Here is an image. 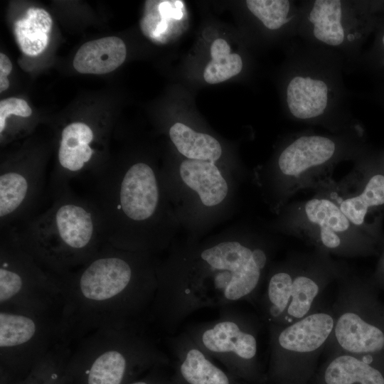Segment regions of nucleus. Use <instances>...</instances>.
Instances as JSON below:
<instances>
[{
    "label": "nucleus",
    "instance_id": "f257e3e1",
    "mask_svg": "<svg viewBox=\"0 0 384 384\" xmlns=\"http://www.w3.org/2000/svg\"><path fill=\"white\" fill-rule=\"evenodd\" d=\"M275 248L270 235L247 225L177 238L159 259L150 320L171 336L196 311L256 298Z\"/></svg>",
    "mask_w": 384,
    "mask_h": 384
},
{
    "label": "nucleus",
    "instance_id": "f03ea898",
    "mask_svg": "<svg viewBox=\"0 0 384 384\" xmlns=\"http://www.w3.org/2000/svg\"><path fill=\"white\" fill-rule=\"evenodd\" d=\"M157 255L105 242L78 269L59 279L63 341L71 344L105 327H142L158 287Z\"/></svg>",
    "mask_w": 384,
    "mask_h": 384
},
{
    "label": "nucleus",
    "instance_id": "7ed1b4c3",
    "mask_svg": "<svg viewBox=\"0 0 384 384\" xmlns=\"http://www.w3.org/2000/svg\"><path fill=\"white\" fill-rule=\"evenodd\" d=\"M91 178L93 188L88 198L105 242L157 256L168 251L181 228L161 169L142 159L107 161Z\"/></svg>",
    "mask_w": 384,
    "mask_h": 384
},
{
    "label": "nucleus",
    "instance_id": "20e7f679",
    "mask_svg": "<svg viewBox=\"0 0 384 384\" xmlns=\"http://www.w3.org/2000/svg\"><path fill=\"white\" fill-rule=\"evenodd\" d=\"M48 194L46 210L8 230L40 266L60 277L85 264L105 241L89 198L75 193L70 184L48 188Z\"/></svg>",
    "mask_w": 384,
    "mask_h": 384
},
{
    "label": "nucleus",
    "instance_id": "39448f33",
    "mask_svg": "<svg viewBox=\"0 0 384 384\" xmlns=\"http://www.w3.org/2000/svg\"><path fill=\"white\" fill-rule=\"evenodd\" d=\"M343 58L334 50L294 41L282 71L281 90L287 117L295 122L346 130L357 121L345 87Z\"/></svg>",
    "mask_w": 384,
    "mask_h": 384
},
{
    "label": "nucleus",
    "instance_id": "423d86ee",
    "mask_svg": "<svg viewBox=\"0 0 384 384\" xmlns=\"http://www.w3.org/2000/svg\"><path fill=\"white\" fill-rule=\"evenodd\" d=\"M363 154V129L357 122L336 133L311 129L287 137L273 159L255 174V180L277 215L299 191L315 190L333 178L336 166Z\"/></svg>",
    "mask_w": 384,
    "mask_h": 384
},
{
    "label": "nucleus",
    "instance_id": "0eeeda50",
    "mask_svg": "<svg viewBox=\"0 0 384 384\" xmlns=\"http://www.w3.org/2000/svg\"><path fill=\"white\" fill-rule=\"evenodd\" d=\"M161 175L187 238H201L231 214L241 179L221 166L185 158L174 169H161Z\"/></svg>",
    "mask_w": 384,
    "mask_h": 384
},
{
    "label": "nucleus",
    "instance_id": "6e6552de",
    "mask_svg": "<svg viewBox=\"0 0 384 384\" xmlns=\"http://www.w3.org/2000/svg\"><path fill=\"white\" fill-rule=\"evenodd\" d=\"M329 255L316 250L272 263L260 300L270 326H287L309 314L324 287L343 275L342 265Z\"/></svg>",
    "mask_w": 384,
    "mask_h": 384
},
{
    "label": "nucleus",
    "instance_id": "1a4fd4ad",
    "mask_svg": "<svg viewBox=\"0 0 384 384\" xmlns=\"http://www.w3.org/2000/svg\"><path fill=\"white\" fill-rule=\"evenodd\" d=\"M167 360L142 327H105L73 343L68 364L86 384H122L132 368Z\"/></svg>",
    "mask_w": 384,
    "mask_h": 384
},
{
    "label": "nucleus",
    "instance_id": "9d476101",
    "mask_svg": "<svg viewBox=\"0 0 384 384\" xmlns=\"http://www.w3.org/2000/svg\"><path fill=\"white\" fill-rule=\"evenodd\" d=\"M269 228L299 238L320 252L346 257L364 254L373 237L355 226L331 198L318 191L308 200L288 203Z\"/></svg>",
    "mask_w": 384,
    "mask_h": 384
},
{
    "label": "nucleus",
    "instance_id": "9b49d317",
    "mask_svg": "<svg viewBox=\"0 0 384 384\" xmlns=\"http://www.w3.org/2000/svg\"><path fill=\"white\" fill-rule=\"evenodd\" d=\"M297 36L310 45L336 51L352 73L361 58V46L372 26L369 3L353 0L299 1Z\"/></svg>",
    "mask_w": 384,
    "mask_h": 384
},
{
    "label": "nucleus",
    "instance_id": "f8f14e48",
    "mask_svg": "<svg viewBox=\"0 0 384 384\" xmlns=\"http://www.w3.org/2000/svg\"><path fill=\"white\" fill-rule=\"evenodd\" d=\"M0 236V309L60 315L59 277L40 266L11 230Z\"/></svg>",
    "mask_w": 384,
    "mask_h": 384
},
{
    "label": "nucleus",
    "instance_id": "ddd939ff",
    "mask_svg": "<svg viewBox=\"0 0 384 384\" xmlns=\"http://www.w3.org/2000/svg\"><path fill=\"white\" fill-rule=\"evenodd\" d=\"M183 331L210 358L238 371L255 370L259 324L233 304L220 307L215 319L188 324Z\"/></svg>",
    "mask_w": 384,
    "mask_h": 384
},
{
    "label": "nucleus",
    "instance_id": "4468645a",
    "mask_svg": "<svg viewBox=\"0 0 384 384\" xmlns=\"http://www.w3.org/2000/svg\"><path fill=\"white\" fill-rule=\"evenodd\" d=\"M335 318L319 311L287 326H270L274 376L282 384H304L311 375L306 365L331 336Z\"/></svg>",
    "mask_w": 384,
    "mask_h": 384
},
{
    "label": "nucleus",
    "instance_id": "2eb2a0df",
    "mask_svg": "<svg viewBox=\"0 0 384 384\" xmlns=\"http://www.w3.org/2000/svg\"><path fill=\"white\" fill-rule=\"evenodd\" d=\"M60 318L55 314L0 309L1 364L13 368L36 366L63 342Z\"/></svg>",
    "mask_w": 384,
    "mask_h": 384
},
{
    "label": "nucleus",
    "instance_id": "dca6fc26",
    "mask_svg": "<svg viewBox=\"0 0 384 384\" xmlns=\"http://www.w3.org/2000/svg\"><path fill=\"white\" fill-rule=\"evenodd\" d=\"M14 157L4 161L1 165V231L17 228L37 214L48 191L43 156Z\"/></svg>",
    "mask_w": 384,
    "mask_h": 384
},
{
    "label": "nucleus",
    "instance_id": "f3484780",
    "mask_svg": "<svg viewBox=\"0 0 384 384\" xmlns=\"http://www.w3.org/2000/svg\"><path fill=\"white\" fill-rule=\"evenodd\" d=\"M363 289L358 299L341 307L332 334L342 353L375 367V362L384 358V306Z\"/></svg>",
    "mask_w": 384,
    "mask_h": 384
},
{
    "label": "nucleus",
    "instance_id": "a211bd4d",
    "mask_svg": "<svg viewBox=\"0 0 384 384\" xmlns=\"http://www.w3.org/2000/svg\"><path fill=\"white\" fill-rule=\"evenodd\" d=\"M354 162L341 180L331 178L314 191L326 194L355 226L373 235L369 219L384 206V174L368 171L363 154Z\"/></svg>",
    "mask_w": 384,
    "mask_h": 384
},
{
    "label": "nucleus",
    "instance_id": "6ab92c4d",
    "mask_svg": "<svg viewBox=\"0 0 384 384\" xmlns=\"http://www.w3.org/2000/svg\"><path fill=\"white\" fill-rule=\"evenodd\" d=\"M127 55L124 41L108 36L84 43L73 60L75 69L84 74H105L121 65Z\"/></svg>",
    "mask_w": 384,
    "mask_h": 384
},
{
    "label": "nucleus",
    "instance_id": "aec40b11",
    "mask_svg": "<svg viewBox=\"0 0 384 384\" xmlns=\"http://www.w3.org/2000/svg\"><path fill=\"white\" fill-rule=\"evenodd\" d=\"M315 384H384V375L373 365L341 353L325 365Z\"/></svg>",
    "mask_w": 384,
    "mask_h": 384
},
{
    "label": "nucleus",
    "instance_id": "412c9836",
    "mask_svg": "<svg viewBox=\"0 0 384 384\" xmlns=\"http://www.w3.org/2000/svg\"><path fill=\"white\" fill-rule=\"evenodd\" d=\"M169 136L176 150L186 159L219 164L223 148L212 135L196 132L183 123L176 122L169 128Z\"/></svg>",
    "mask_w": 384,
    "mask_h": 384
},
{
    "label": "nucleus",
    "instance_id": "4be33fe9",
    "mask_svg": "<svg viewBox=\"0 0 384 384\" xmlns=\"http://www.w3.org/2000/svg\"><path fill=\"white\" fill-rule=\"evenodd\" d=\"M53 24L50 14L41 8H29L25 16L17 20L14 32L21 50L29 56L43 53L49 42Z\"/></svg>",
    "mask_w": 384,
    "mask_h": 384
},
{
    "label": "nucleus",
    "instance_id": "5701e85b",
    "mask_svg": "<svg viewBox=\"0 0 384 384\" xmlns=\"http://www.w3.org/2000/svg\"><path fill=\"white\" fill-rule=\"evenodd\" d=\"M212 60L204 69L203 78L209 84H217L238 75L242 70V58L231 53L229 44L223 38H217L210 46Z\"/></svg>",
    "mask_w": 384,
    "mask_h": 384
},
{
    "label": "nucleus",
    "instance_id": "b1692460",
    "mask_svg": "<svg viewBox=\"0 0 384 384\" xmlns=\"http://www.w3.org/2000/svg\"><path fill=\"white\" fill-rule=\"evenodd\" d=\"M32 114V110L28 103L23 99L10 97L0 102V133L1 134L6 125V118L10 114L21 117H28Z\"/></svg>",
    "mask_w": 384,
    "mask_h": 384
},
{
    "label": "nucleus",
    "instance_id": "393cba45",
    "mask_svg": "<svg viewBox=\"0 0 384 384\" xmlns=\"http://www.w3.org/2000/svg\"><path fill=\"white\" fill-rule=\"evenodd\" d=\"M12 70V63L4 53H0V92L6 90L9 86L7 75Z\"/></svg>",
    "mask_w": 384,
    "mask_h": 384
},
{
    "label": "nucleus",
    "instance_id": "a878e982",
    "mask_svg": "<svg viewBox=\"0 0 384 384\" xmlns=\"http://www.w3.org/2000/svg\"><path fill=\"white\" fill-rule=\"evenodd\" d=\"M377 277L380 284L384 287V253L383 254L378 267Z\"/></svg>",
    "mask_w": 384,
    "mask_h": 384
},
{
    "label": "nucleus",
    "instance_id": "bb28decb",
    "mask_svg": "<svg viewBox=\"0 0 384 384\" xmlns=\"http://www.w3.org/2000/svg\"><path fill=\"white\" fill-rule=\"evenodd\" d=\"M379 45H380V50H384V30L381 33V35L380 36L379 38ZM384 60V57L382 58L381 61Z\"/></svg>",
    "mask_w": 384,
    "mask_h": 384
},
{
    "label": "nucleus",
    "instance_id": "cd10ccee",
    "mask_svg": "<svg viewBox=\"0 0 384 384\" xmlns=\"http://www.w3.org/2000/svg\"><path fill=\"white\" fill-rule=\"evenodd\" d=\"M128 384H150V383H148L147 381L140 380V381L133 382Z\"/></svg>",
    "mask_w": 384,
    "mask_h": 384
}]
</instances>
